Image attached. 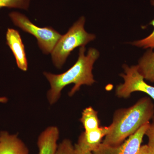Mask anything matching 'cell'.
<instances>
[{"instance_id":"ac0fdd59","label":"cell","mask_w":154,"mask_h":154,"mask_svg":"<svg viewBox=\"0 0 154 154\" xmlns=\"http://www.w3.org/2000/svg\"><path fill=\"white\" fill-rule=\"evenodd\" d=\"M74 154H93V152L90 151L83 150L80 148L76 145L74 146Z\"/></svg>"},{"instance_id":"8fae6325","label":"cell","mask_w":154,"mask_h":154,"mask_svg":"<svg viewBox=\"0 0 154 154\" xmlns=\"http://www.w3.org/2000/svg\"><path fill=\"white\" fill-rule=\"evenodd\" d=\"M137 66L144 79L154 83V51L152 49H149L141 58Z\"/></svg>"},{"instance_id":"30bf717a","label":"cell","mask_w":154,"mask_h":154,"mask_svg":"<svg viewBox=\"0 0 154 154\" xmlns=\"http://www.w3.org/2000/svg\"><path fill=\"white\" fill-rule=\"evenodd\" d=\"M59 135L56 126L48 127L42 131L37 139L38 154H56Z\"/></svg>"},{"instance_id":"277c9868","label":"cell","mask_w":154,"mask_h":154,"mask_svg":"<svg viewBox=\"0 0 154 154\" xmlns=\"http://www.w3.org/2000/svg\"><path fill=\"white\" fill-rule=\"evenodd\" d=\"M9 17L16 26L36 37L38 47L44 54H51L61 37L62 35L52 27H38L32 23L25 15L19 12H11Z\"/></svg>"},{"instance_id":"7c38bea8","label":"cell","mask_w":154,"mask_h":154,"mask_svg":"<svg viewBox=\"0 0 154 154\" xmlns=\"http://www.w3.org/2000/svg\"><path fill=\"white\" fill-rule=\"evenodd\" d=\"M80 121L82 123L85 132L94 130L100 127L97 112L91 107H87L83 110Z\"/></svg>"},{"instance_id":"6da1fadb","label":"cell","mask_w":154,"mask_h":154,"mask_svg":"<svg viewBox=\"0 0 154 154\" xmlns=\"http://www.w3.org/2000/svg\"><path fill=\"white\" fill-rule=\"evenodd\" d=\"M85 46L80 47L78 60L66 72L57 75L43 72L50 85L47 94L50 105H54L58 101L64 88L70 84L74 85L69 93V96H72L82 85L91 86L96 82L92 70L94 63L99 57V52L95 48H90L85 55Z\"/></svg>"},{"instance_id":"5bb4252c","label":"cell","mask_w":154,"mask_h":154,"mask_svg":"<svg viewBox=\"0 0 154 154\" xmlns=\"http://www.w3.org/2000/svg\"><path fill=\"white\" fill-rule=\"evenodd\" d=\"M30 0H0V8H14L28 10Z\"/></svg>"},{"instance_id":"3957f363","label":"cell","mask_w":154,"mask_h":154,"mask_svg":"<svg viewBox=\"0 0 154 154\" xmlns=\"http://www.w3.org/2000/svg\"><path fill=\"white\" fill-rule=\"evenodd\" d=\"M85 18L80 17L61 37L51 53L53 63L57 69H60L66 61L71 53L79 47L85 46L93 41L96 36L88 33L84 28Z\"/></svg>"},{"instance_id":"52a82bcc","label":"cell","mask_w":154,"mask_h":154,"mask_svg":"<svg viewBox=\"0 0 154 154\" xmlns=\"http://www.w3.org/2000/svg\"><path fill=\"white\" fill-rule=\"evenodd\" d=\"M7 44L11 48L16 59L18 67L24 72L28 69V63L25 46L19 31L8 28L6 34Z\"/></svg>"},{"instance_id":"ba28073f","label":"cell","mask_w":154,"mask_h":154,"mask_svg":"<svg viewBox=\"0 0 154 154\" xmlns=\"http://www.w3.org/2000/svg\"><path fill=\"white\" fill-rule=\"evenodd\" d=\"M110 130V126L99 127L94 130L83 132L75 144L82 150L94 152L99 147L102 138L106 136Z\"/></svg>"},{"instance_id":"e0dca14e","label":"cell","mask_w":154,"mask_h":154,"mask_svg":"<svg viewBox=\"0 0 154 154\" xmlns=\"http://www.w3.org/2000/svg\"><path fill=\"white\" fill-rule=\"evenodd\" d=\"M136 154H154L148 145L140 146L139 150Z\"/></svg>"},{"instance_id":"4fadbf2b","label":"cell","mask_w":154,"mask_h":154,"mask_svg":"<svg viewBox=\"0 0 154 154\" xmlns=\"http://www.w3.org/2000/svg\"><path fill=\"white\" fill-rule=\"evenodd\" d=\"M151 4L154 6V0H151ZM150 25L153 26L154 28V19L150 23ZM131 44L138 47L143 48H154V29L153 31L149 36L140 40L135 41L131 43Z\"/></svg>"},{"instance_id":"8992f818","label":"cell","mask_w":154,"mask_h":154,"mask_svg":"<svg viewBox=\"0 0 154 154\" xmlns=\"http://www.w3.org/2000/svg\"><path fill=\"white\" fill-rule=\"evenodd\" d=\"M149 125V122L144 125L130 136L124 143L118 146H111L101 143L98 149L93 152V154H136Z\"/></svg>"},{"instance_id":"9a60e30c","label":"cell","mask_w":154,"mask_h":154,"mask_svg":"<svg viewBox=\"0 0 154 154\" xmlns=\"http://www.w3.org/2000/svg\"><path fill=\"white\" fill-rule=\"evenodd\" d=\"M74 146L69 140L65 139L58 145L56 154H74Z\"/></svg>"},{"instance_id":"5b68a950","label":"cell","mask_w":154,"mask_h":154,"mask_svg":"<svg viewBox=\"0 0 154 154\" xmlns=\"http://www.w3.org/2000/svg\"><path fill=\"white\" fill-rule=\"evenodd\" d=\"M125 73L120 75L124 80V83L116 88V94L119 98H127L132 93L136 91L147 94L154 100V87L148 85L144 81L143 77L140 73L137 65L128 66L124 65Z\"/></svg>"},{"instance_id":"9c48e42d","label":"cell","mask_w":154,"mask_h":154,"mask_svg":"<svg viewBox=\"0 0 154 154\" xmlns=\"http://www.w3.org/2000/svg\"><path fill=\"white\" fill-rule=\"evenodd\" d=\"M0 154H29L27 146L17 134L0 132Z\"/></svg>"},{"instance_id":"2e32d148","label":"cell","mask_w":154,"mask_h":154,"mask_svg":"<svg viewBox=\"0 0 154 154\" xmlns=\"http://www.w3.org/2000/svg\"><path fill=\"white\" fill-rule=\"evenodd\" d=\"M145 134L148 137V146L154 153V122L152 124H150L146 131Z\"/></svg>"},{"instance_id":"7a4b0ae2","label":"cell","mask_w":154,"mask_h":154,"mask_svg":"<svg viewBox=\"0 0 154 154\" xmlns=\"http://www.w3.org/2000/svg\"><path fill=\"white\" fill-rule=\"evenodd\" d=\"M154 113V107L149 98L140 99L134 105L117 110L114 114L110 130L102 143L116 146L149 122Z\"/></svg>"}]
</instances>
